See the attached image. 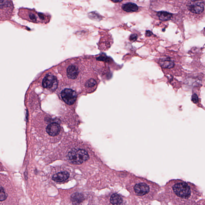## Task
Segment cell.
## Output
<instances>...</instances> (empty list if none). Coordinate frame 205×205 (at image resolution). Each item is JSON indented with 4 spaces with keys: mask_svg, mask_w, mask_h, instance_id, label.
Wrapping results in <instances>:
<instances>
[{
    "mask_svg": "<svg viewBox=\"0 0 205 205\" xmlns=\"http://www.w3.org/2000/svg\"><path fill=\"white\" fill-rule=\"evenodd\" d=\"M161 196L162 202L172 204L195 205L200 204L203 194L194 183L176 179L167 182Z\"/></svg>",
    "mask_w": 205,
    "mask_h": 205,
    "instance_id": "cell-1",
    "label": "cell"
},
{
    "mask_svg": "<svg viewBox=\"0 0 205 205\" xmlns=\"http://www.w3.org/2000/svg\"><path fill=\"white\" fill-rule=\"evenodd\" d=\"M159 187L156 183L138 177L131 179L127 186L131 194L146 202L152 200L160 190Z\"/></svg>",
    "mask_w": 205,
    "mask_h": 205,
    "instance_id": "cell-2",
    "label": "cell"
},
{
    "mask_svg": "<svg viewBox=\"0 0 205 205\" xmlns=\"http://www.w3.org/2000/svg\"><path fill=\"white\" fill-rule=\"evenodd\" d=\"M68 158L73 164L80 165L89 160L90 157L85 150L73 148L68 153Z\"/></svg>",
    "mask_w": 205,
    "mask_h": 205,
    "instance_id": "cell-3",
    "label": "cell"
},
{
    "mask_svg": "<svg viewBox=\"0 0 205 205\" xmlns=\"http://www.w3.org/2000/svg\"><path fill=\"white\" fill-rule=\"evenodd\" d=\"M61 96L64 101L69 105H72L75 103L77 95L74 90L70 89H65L61 92Z\"/></svg>",
    "mask_w": 205,
    "mask_h": 205,
    "instance_id": "cell-4",
    "label": "cell"
},
{
    "mask_svg": "<svg viewBox=\"0 0 205 205\" xmlns=\"http://www.w3.org/2000/svg\"><path fill=\"white\" fill-rule=\"evenodd\" d=\"M43 88L51 91H55L58 85V81L56 76L52 75H47L43 79L42 82Z\"/></svg>",
    "mask_w": 205,
    "mask_h": 205,
    "instance_id": "cell-5",
    "label": "cell"
},
{
    "mask_svg": "<svg viewBox=\"0 0 205 205\" xmlns=\"http://www.w3.org/2000/svg\"><path fill=\"white\" fill-rule=\"evenodd\" d=\"M188 8L192 13L199 14L204 11V3L203 0H192L189 4Z\"/></svg>",
    "mask_w": 205,
    "mask_h": 205,
    "instance_id": "cell-6",
    "label": "cell"
},
{
    "mask_svg": "<svg viewBox=\"0 0 205 205\" xmlns=\"http://www.w3.org/2000/svg\"><path fill=\"white\" fill-rule=\"evenodd\" d=\"M46 131L49 135L51 136L55 137L60 133V127L59 124L56 123H53L49 124L47 127Z\"/></svg>",
    "mask_w": 205,
    "mask_h": 205,
    "instance_id": "cell-7",
    "label": "cell"
},
{
    "mask_svg": "<svg viewBox=\"0 0 205 205\" xmlns=\"http://www.w3.org/2000/svg\"><path fill=\"white\" fill-rule=\"evenodd\" d=\"M109 204L122 205L124 204V199L121 195L116 193H113L109 195L108 197Z\"/></svg>",
    "mask_w": 205,
    "mask_h": 205,
    "instance_id": "cell-8",
    "label": "cell"
},
{
    "mask_svg": "<svg viewBox=\"0 0 205 205\" xmlns=\"http://www.w3.org/2000/svg\"><path fill=\"white\" fill-rule=\"evenodd\" d=\"M69 177V174L67 172H59L53 176L52 179L57 182H62L66 181Z\"/></svg>",
    "mask_w": 205,
    "mask_h": 205,
    "instance_id": "cell-9",
    "label": "cell"
},
{
    "mask_svg": "<svg viewBox=\"0 0 205 205\" xmlns=\"http://www.w3.org/2000/svg\"><path fill=\"white\" fill-rule=\"evenodd\" d=\"M67 75L69 79H76L79 75V69L78 67L74 65L69 66L67 69Z\"/></svg>",
    "mask_w": 205,
    "mask_h": 205,
    "instance_id": "cell-10",
    "label": "cell"
},
{
    "mask_svg": "<svg viewBox=\"0 0 205 205\" xmlns=\"http://www.w3.org/2000/svg\"><path fill=\"white\" fill-rule=\"evenodd\" d=\"M160 65L164 69H171L174 67V63L170 58H166L161 59L159 61Z\"/></svg>",
    "mask_w": 205,
    "mask_h": 205,
    "instance_id": "cell-11",
    "label": "cell"
},
{
    "mask_svg": "<svg viewBox=\"0 0 205 205\" xmlns=\"http://www.w3.org/2000/svg\"><path fill=\"white\" fill-rule=\"evenodd\" d=\"M84 199L83 195L80 193H76L72 195L71 197V200L74 204H80L83 201Z\"/></svg>",
    "mask_w": 205,
    "mask_h": 205,
    "instance_id": "cell-12",
    "label": "cell"
},
{
    "mask_svg": "<svg viewBox=\"0 0 205 205\" xmlns=\"http://www.w3.org/2000/svg\"><path fill=\"white\" fill-rule=\"evenodd\" d=\"M122 9L127 12H134L138 10V7L136 4L129 3L123 5Z\"/></svg>",
    "mask_w": 205,
    "mask_h": 205,
    "instance_id": "cell-13",
    "label": "cell"
},
{
    "mask_svg": "<svg viewBox=\"0 0 205 205\" xmlns=\"http://www.w3.org/2000/svg\"><path fill=\"white\" fill-rule=\"evenodd\" d=\"M159 19L162 21H167L171 19L172 15L171 13L165 11H160L157 13Z\"/></svg>",
    "mask_w": 205,
    "mask_h": 205,
    "instance_id": "cell-14",
    "label": "cell"
},
{
    "mask_svg": "<svg viewBox=\"0 0 205 205\" xmlns=\"http://www.w3.org/2000/svg\"><path fill=\"white\" fill-rule=\"evenodd\" d=\"M97 82L96 79L93 78L90 79L85 83V87L88 88H93L96 86Z\"/></svg>",
    "mask_w": 205,
    "mask_h": 205,
    "instance_id": "cell-15",
    "label": "cell"
},
{
    "mask_svg": "<svg viewBox=\"0 0 205 205\" xmlns=\"http://www.w3.org/2000/svg\"><path fill=\"white\" fill-rule=\"evenodd\" d=\"M89 17L92 20H95L96 21H99L101 20V17L100 15L98 14L95 12H92L89 14Z\"/></svg>",
    "mask_w": 205,
    "mask_h": 205,
    "instance_id": "cell-16",
    "label": "cell"
},
{
    "mask_svg": "<svg viewBox=\"0 0 205 205\" xmlns=\"http://www.w3.org/2000/svg\"><path fill=\"white\" fill-rule=\"evenodd\" d=\"M28 17H29V19L33 22L35 23V22H38V17L32 12L29 13Z\"/></svg>",
    "mask_w": 205,
    "mask_h": 205,
    "instance_id": "cell-17",
    "label": "cell"
},
{
    "mask_svg": "<svg viewBox=\"0 0 205 205\" xmlns=\"http://www.w3.org/2000/svg\"><path fill=\"white\" fill-rule=\"evenodd\" d=\"M7 195L5 193V190L3 187L1 186V201L5 200L7 198Z\"/></svg>",
    "mask_w": 205,
    "mask_h": 205,
    "instance_id": "cell-18",
    "label": "cell"
},
{
    "mask_svg": "<svg viewBox=\"0 0 205 205\" xmlns=\"http://www.w3.org/2000/svg\"><path fill=\"white\" fill-rule=\"evenodd\" d=\"M192 101L194 104H197L198 103V97L196 94H194L192 97Z\"/></svg>",
    "mask_w": 205,
    "mask_h": 205,
    "instance_id": "cell-19",
    "label": "cell"
},
{
    "mask_svg": "<svg viewBox=\"0 0 205 205\" xmlns=\"http://www.w3.org/2000/svg\"><path fill=\"white\" fill-rule=\"evenodd\" d=\"M137 39V35L136 34H132L130 36V40L131 41H135Z\"/></svg>",
    "mask_w": 205,
    "mask_h": 205,
    "instance_id": "cell-20",
    "label": "cell"
},
{
    "mask_svg": "<svg viewBox=\"0 0 205 205\" xmlns=\"http://www.w3.org/2000/svg\"><path fill=\"white\" fill-rule=\"evenodd\" d=\"M146 33V35L147 36H150L152 34V33L151 32L149 31H147Z\"/></svg>",
    "mask_w": 205,
    "mask_h": 205,
    "instance_id": "cell-21",
    "label": "cell"
},
{
    "mask_svg": "<svg viewBox=\"0 0 205 205\" xmlns=\"http://www.w3.org/2000/svg\"><path fill=\"white\" fill-rule=\"evenodd\" d=\"M111 1L114 3H118V2L122 1V0H111Z\"/></svg>",
    "mask_w": 205,
    "mask_h": 205,
    "instance_id": "cell-22",
    "label": "cell"
},
{
    "mask_svg": "<svg viewBox=\"0 0 205 205\" xmlns=\"http://www.w3.org/2000/svg\"><path fill=\"white\" fill-rule=\"evenodd\" d=\"M204 30H205V28Z\"/></svg>",
    "mask_w": 205,
    "mask_h": 205,
    "instance_id": "cell-23",
    "label": "cell"
}]
</instances>
